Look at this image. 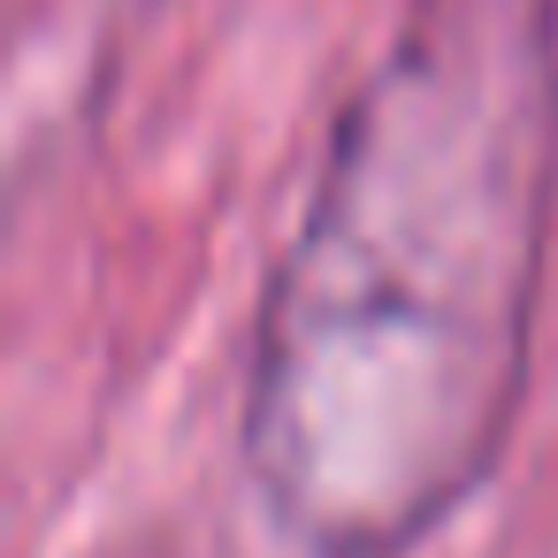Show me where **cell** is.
<instances>
[{"label": "cell", "instance_id": "6da1fadb", "mask_svg": "<svg viewBox=\"0 0 558 558\" xmlns=\"http://www.w3.org/2000/svg\"><path fill=\"white\" fill-rule=\"evenodd\" d=\"M558 230V0H413L260 283L238 451L306 558H405L505 459Z\"/></svg>", "mask_w": 558, "mask_h": 558}]
</instances>
